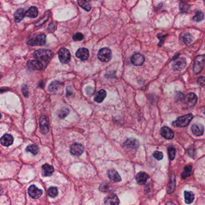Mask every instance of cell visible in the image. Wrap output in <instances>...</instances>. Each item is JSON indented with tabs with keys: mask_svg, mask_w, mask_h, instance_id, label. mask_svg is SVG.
<instances>
[{
	"mask_svg": "<svg viewBox=\"0 0 205 205\" xmlns=\"http://www.w3.org/2000/svg\"><path fill=\"white\" fill-rule=\"evenodd\" d=\"M191 131L196 136H200L204 132V127L200 124H194L191 126Z\"/></svg>",
	"mask_w": 205,
	"mask_h": 205,
	"instance_id": "20",
	"label": "cell"
},
{
	"mask_svg": "<svg viewBox=\"0 0 205 205\" xmlns=\"http://www.w3.org/2000/svg\"><path fill=\"white\" fill-rule=\"evenodd\" d=\"M48 17H49V15H46L44 17H43L42 19H41L39 21H38V22L36 23V26L37 27V26L42 25L44 22H45L46 21H47V19H48Z\"/></svg>",
	"mask_w": 205,
	"mask_h": 205,
	"instance_id": "40",
	"label": "cell"
},
{
	"mask_svg": "<svg viewBox=\"0 0 205 205\" xmlns=\"http://www.w3.org/2000/svg\"><path fill=\"white\" fill-rule=\"evenodd\" d=\"M84 146L80 143H74L71 145L70 152L73 156H80L84 152Z\"/></svg>",
	"mask_w": 205,
	"mask_h": 205,
	"instance_id": "9",
	"label": "cell"
},
{
	"mask_svg": "<svg viewBox=\"0 0 205 205\" xmlns=\"http://www.w3.org/2000/svg\"><path fill=\"white\" fill-rule=\"evenodd\" d=\"M180 40L184 43L188 45L192 41V36L189 33H183L180 35Z\"/></svg>",
	"mask_w": 205,
	"mask_h": 205,
	"instance_id": "22",
	"label": "cell"
},
{
	"mask_svg": "<svg viewBox=\"0 0 205 205\" xmlns=\"http://www.w3.org/2000/svg\"><path fill=\"white\" fill-rule=\"evenodd\" d=\"M48 194L49 196L51 197H53V198L55 197L58 194V189L56 188V187L51 186V187H50L48 191Z\"/></svg>",
	"mask_w": 205,
	"mask_h": 205,
	"instance_id": "35",
	"label": "cell"
},
{
	"mask_svg": "<svg viewBox=\"0 0 205 205\" xmlns=\"http://www.w3.org/2000/svg\"><path fill=\"white\" fill-rule=\"evenodd\" d=\"M185 202L186 204H191L194 200V194L192 191H184Z\"/></svg>",
	"mask_w": 205,
	"mask_h": 205,
	"instance_id": "27",
	"label": "cell"
},
{
	"mask_svg": "<svg viewBox=\"0 0 205 205\" xmlns=\"http://www.w3.org/2000/svg\"><path fill=\"white\" fill-rule=\"evenodd\" d=\"M197 97L194 93H188V94L186 96L185 102H186V104L188 105V107H191L194 106L197 102Z\"/></svg>",
	"mask_w": 205,
	"mask_h": 205,
	"instance_id": "17",
	"label": "cell"
},
{
	"mask_svg": "<svg viewBox=\"0 0 205 205\" xmlns=\"http://www.w3.org/2000/svg\"><path fill=\"white\" fill-rule=\"evenodd\" d=\"M78 4L80 7H81L87 11H90L91 9V4L89 1L81 0V1H78Z\"/></svg>",
	"mask_w": 205,
	"mask_h": 205,
	"instance_id": "31",
	"label": "cell"
},
{
	"mask_svg": "<svg viewBox=\"0 0 205 205\" xmlns=\"http://www.w3.org/2000/svg\"><path fill=\"white\" fill-rule=\"evenodd\" d=\"M97 57L102 62H108L112 58V52L108 48H103L98 52Z\"/></svg>",
	"mask_w": 205,
	"mask_h": 205,
	"instance_id": "3",
	"label": "cell"
},
{
	"mask_svg": "<svg viewBox=\"0 0 205 205\" xmlns=\"http://www.w3.org/2000/svg\"><path fill=\"white\" fill-rule=\"evenodd\" d=\"M176 187V180H175V176L173 175L171 177L170 181V183L168 184V185L167 186V191L168 193H172L174 191Z\"/></svg>",
	"mask_w": 205,
	"mask_h": 205,
	"instance_id": "29",
	"label": "cell"
},
{
	"mask_svg": "<svg viewBox=\"0 0 205 205\" xmlns=\"http://www.w3.org/2000/svg\"><path fill=\"white\" fill-rule=\"evenodd\" d=\"M107 96V92L105 90H99L97 93L94 98L95 102L97 103H101L104 100V99Z\"/></svg>",
	"mask_w": 205,
	"mask_h": 205,
	"instance_id": "24",
	"label": "cell"
},
{
	"mask_svg": "<svg viewBox=\"0 0 205 205\" xmlns=\"http://www.w3.org/2000/svg\"><path fill=\"white\" fill-rule=\"evenodd\" d=\"M192 173V166L188 165L185 167L183 172L182 173V177L183 179H186L190 177Z\"/></svg>",
	"mask_w": 205,
	"mask_h": 205,
	"instance_id": "28",
	"label": "cell"
},
{
	"mask_svg": "<svg viewBox=\"0 0 205 205\" xmlns=\"http://www.w3.org/2000/svg\"><path fill=\"white\" fill-rule=\"evenodd\" d=\"M168 156L170 159L171 160H173L175 158L176 155V150L173 147H170L168 148Z\"/></svg>",
	"mask_w": 205,
	"mask_h": 205,
	"instance_id": "37",
	"label": "cell"
},
{
	"mask_svg": "<svg viewBox=\"0 0 205 205\" xmlns=\"http://www.w3.org/2000/svg\"><path fill=\"white\" fill-rule=\"evenodd\" d=\"M149 178V176L146 172H140L138 173L136 177L137 182L140 185H142L146 184Z\"/></svg>",
	"mask_w": 205,
	"mask_h": 205,
	"instance_id": "16",
	"label": "cell"
},
{
	"mask_svg": "<svg viewBox=\"0 0 205 205\" xmlns=\"http://www.w3.org/2000/svg\"><path fill=\"white\" fill-rule=\"evenodd\" d=\"M27 66L29 69L33 70V71H36V70L40 71L43 68V64L42 63L40 62L38 60H34L28 61L27 63Z\"/></svg>",
	"mask_w": 205,
	"mask_h": 205,
	"instance_id": "14",
	"label": "cell"
},
{
	"mask_svg": "<svg viewBox=\"0 0 205 205\" xmlns=\"http://www.w3.org/2000/svg\"><path fill=\"white\" fill-rule=\"evenodd\" d=\"M161 135L162 137L167 140H171L174 137V132L170 128L164 126L161 130Z\"/></svg>",
	"mask_w": 205,
	"mask_h": 205,
	"instance_id": "15",
	"label": "cell"
},
{
	"mask_svg": "<svg viewBox=\"0 0 205 205\" xmlns=\"http://www.w3.org/2000/svg\"><path fill=\"white\" fill-rule=\"evenodd\" d=\"M190 5L184 2H181L179 5V9L182 13H187L189 11Z\"/></svg>",
	"mask_w": 205,
	"mask_h": 205,
	"instance_id": "33",
	"label": "cell"
},
{
	"mask_svg": "<svg viewBox=\"0 0 205 205\" xmlns=\"http://www.w3.org/2000/svg\"><path fill=\"white\" fill-rule=\"evenodd\" d=\"M26 151L27 152H30L32 154H33L34 155H36L38 154L39 152V148L36 145L34 144H31L28 146V147L26 149Z\"/></svg>",
	"mask_w": 205,
	"mask_h": 205,
	"instance_id": "32",
	"label": "cell"
},
{
	"mask_svg": "<svg viewBox=\"0 0 205 205\" xmlns=\"http://www.w3.org/2000/svg\"><path fill=\"white\" fill-rule=\"evenodd\" d=\"M69 113V110L66 108H63L59 111L58 113V117L61 119L65 118Z\"/></svg>",
	"mask_w": 205,
	"mask_h": 205,
	"instance_id": "36",
	"label": "cell"
},
{
	"mask_svg": "<svg viewBox=\"0 0 205 205\" xmlns=\"http://www.w3.org/2000/svg\"><path fill=\"white\" fill-rule=\"evenodd\" d=\"M119 203L118 197L114 194H111L104 198L105 205H119Z\"/></svg>",
	"mask_w": 205,
	"mask_h": 205,
	"instance_id": "13",
	"label": "cell"
},
{
	"mask_svg": "<svg viewBox=\"0 0 205 205\" xmlns=\"http://www.w3.org/2000/svg\"><path fill=\"white\" fill-rule=\"evenodd\" d=\"M198 83L202 86L204 85V77H199L198 79Z\"/></svg>",
	"mask_w": 205,
	"mask_h": 205,
	"instance_id": "42",
	"label": "cell"
},
{
	"mask_svg": "<svg viewBox=\"0 0 205 205\" xmlns=\"http://www.w3.org/2000/svg\"><path fill=\"white\" fill-rule=\"evenodd\" d=\"M46 43V35L42 34L37 36L34 39L28 41L27 44L29 46H43Z\"/></svg>",
	"mask_w": 205,
	"mask_h": 205,
	"instance_id": "7",
	"label": "cell"
},
{
	"mask_svg": "<svg viewBox=\"0 0 205 205\" xmlns=\"http://www.w3.org/2000/svg\"><path fill=\"white\" fill-rule=\"evenodd\" d=\"M138 147V140L134 138L127 139L124 144V148L128 150L136 149Z\"/></svg>",
	"mask_w": 205,
	"mask_h": 205,
	"instance_id": "10",
	"label": "cell"
},
{
	"mask_svg": "<svg viewBox=\"0 0 205 205\" xmlns=\"http://www.w3.org/2000/svg\"><path fill=\"white\" fill-rule=\"evenodd\" d=\"M83 38H84L83 34L81 33H77L76 34H75L72 37V39L74 41H80L83 40Z\"/></svg>",
	"mask_w": 205,
	"mask_h": 205,
	"instance_id": "38",
	"label": "cell"
},
{
	"mask_svg": "<svg viewBox=\"0 0 205 205\" xmlns=\"http://www.w3.org/2000/svg\"><path fill=\"white\" fill-rule=\"evenodd\" d=\"M76 56L81 60H86L89 57V51L85 48H79L76 52Z\"/></svg>",
	"mask_w": 205,
	"mask_h": 205,
	"instance_id": "18",
	"label": "cell"
},
{
	"mask_svg": "<svg viewBox=\"0 0 205 205\" xmlns=\"http://www.w3.org/2000/svg\"><path fill=\"white\" fill-rule=\"evenodd\" d=\"M1 114L0 113V119H1Z\"/></svg>",
	"mask_w": 205,
	"mask_h": 205,
	"instance_id": "44",
	"label": "cell"
},
{
	"mask_svg": "<svg viewBox=\"0 0 205 205\" xmlns=\"http://www.w3.org/2000/svg\"><path fill=\"white\" fill-rule=\"evenodd\" d=\"M109 178L115 182H120L122 180V178L120 176L118 172L116 171L115 170H110L107 172Z\"/></svg>",
	"mask_w": 205,
	"mask_h": 205,
	"instance_id": "21",
	"label": "cell"
},
{
	"mask_svg": "<svg viewBox=\"0 0 205 205\" xmlns=\"http://www.w3.org/2000/svg\"><path fill=\"white\" fill-rule=\"evenodd\" d=\"M186 65V61L184 57H179L176 59L172 64V68L173 71L179 72L185 69Z\"/></svg>",
	"mask_w": 205,
	"mask_h": 205,
	"instance_id": "5",
	"label": "cell"
},
{
	"mask_svg": "<svg viewBox=\"0 0 205 205\" xmlns=\"http://www.w3.org/2000/svg\"><path fill=\"white\" fill-rule=\"evenodd\" d=\"M193 119V115L191 113L186 114L179 118L172 123L173 126L183 128L187 126Z\"/></svg>",
	"mask_w": 205,
	"mask_h": 205,
	"instance_id": "2",
	"label": "cell"
},
{
	"mask_svg": "<svg viewBox=\"0 0 205 205\" xmlns=\"http://www.w3.org/2000/svg\"><path fill=\"white\" fill-rule=\"evenodd\" d=\"M40 132L43 134H46L49 132V122L48 118L45 116H41L39 119Z\"/></svg>",
	"mask_w": 205,
	"mask_h": 205,
	"instance_id": "8",
	"label": "cell"
},
{
	"mask_svg": "<svg viewBox=\"0 0 205 205\" xmlns=\"http://www.w3.org/2000/svg\"><path fill=\"white\" fill-rule=\"evenodd\" d=\"M1 144L5 147H8L13 143V137L10 134H5L0 139Z\"/></svg>",
	"mask_w": 205,
	"mask_h": 205,
	"instance_id": "19",
	"label": "cell"
},
{
	"mask_svg": "<svg viewBox=\"0 0 205 205\" xmlns=\"http://www.w3.org/2000/svg\"><path fill=\"white\" fill-rule=\"evenodd\" d=\"M25 16V11L24 9L22 8L18 9L16 11V12L15 13L14 15L15 21L16 22H19L24 18Z\"/></svg>",
	"mask_w": 205,
	"mask_h": 205,
	"instance_id": "23",
	"label": "cell"
},
{
	"mask_svg": "<svg viewBox=\"0 0 205 205\" xmlns=\"http://www.w3.org/2000/svg\"><path fill=\"white\" fill-rule=\"evenodd\" d=\"M144 57L140 53H135L131 58L132 63L135 66H142L144 62Z\"/></svg>",
	"mask_w": 205,
	"mask_h": 205,
	"instance_id": "12",
	"label": "cell"
},
{
	"mask_svg": "<svg viewBox=\"0 0 205 205\" xmlns=\"http://www.w3.org/2000/svg\"><path fill=\"white\" fill-rule=\"evenodd\" d=\"M166 205H175L174 203H171V202H168L166 203Z\"/></svg>",
	"mask_w": 205,
	"mask_h": 205,
	"instance_id": "43",
	"label": "cell"
},
{
	"mask_svg": "<svg viewBox=\"0 0 205 205\" xmlns=\"http://www.w3.org/2000/svg\"><path fill=\"white\" fill-rule=\"evenodd\" d=\"M192 19L194 21L200 22L204 19V14L201 11H197Z\"/></svg>",
	"mask_w": 205,
	"mask_h": 205,
	"instance_id": "34",
	"label": "cell"
},
{
	"mask_svg": "<svg viewBox=\"0 0 205 205\" xmlns=\"http://www.w3.org/2000/svg\"><path fill=\"white\" fill-rule=\"evenodd\" d=\"M54 171V168L49 164H45L42 166V174L44 176H50Z\"/></svg>",
	"mask_w": 205,
	"mask_h": 205,
	"instance_id": "25",
	"label": "cell"
},
{
	"mask_svg": "<svg viewBox=\"0 0 205 205\" xmlns=\"http://www.w3.org/2000/svg\"><path fill=\"white\" fill-rule=\"evenodd\" d=\"M25 16L31 18H35L38 16V9L36 7L32 6L26 12Z\"/></svg>",
	"mask_w": 205,
	"mask_h": 205,
	"instance_id": "26",
	"label": "cell"
},
{
	"mask_svg": "<svg viewBox=\"0 0 205 205\" xmlns=\"http://www.w3.org/2000/svg\"><path fill=\"white\" fill-rule=\"evenodd\" d=\"M43 193L42 190L39 189L37 186L33 185L28 188V194L31 198L37 199L39 198Z\"/></svg>",
	"mask_w": 205,
	"mask_h": 205,
	"instance_id": "11",
	"label": "cell"
},
{
	"mask_svg": "<svg viewBox=\"0 0 205 205\" xmlns=\"http://www.w3.org/2000/svg\"><path fill=\"white\" fill-rule=\"evenodd\" d=\"M60 87H61V83L60 82L54 81L52 82V83L49 85L48 89L51 92L54 93L57 91L60 88Z\"/></svg>",
	"mask_w": 205,
	"mask_h": 205,
	"instance_id": "30",
	"label": "cell"
},
{
	"mask_svg": "<svg viewBox=\"0 0 205 205\" xmlns=\"http://www.w3.org/2000/svg\"><path fill=\"white\" fill-rule=\"evenodd\" d=\"M54 55V52L49 49H39L34 52L33 56L36 59L40 62V61L48 63Z\"/></svg>",
	"mask_w": 205,
	"mask_h": 205,
	"instance_id": "1",
	"label": "cell"
},
{
	"mask_svg": "<svg viewBox=\"0 0 205 205\" xmlns=\"http://www.w3.org/2000/svg\"><path fill=\"white\" fill-rule=\"evenodd\" d=\"M204 59L205 57L204 54L197 55L196 57L194 67H193V71L196 74L199 73L202 71L204 64Z\"/></svg>",
	"mask_w": 205,
	"mask_h": 205,
	"instance_id": "4",
	"label": "cell"
},
{
	"mask_svg": "<svg viewBox=\"0 0 205 205\" xmlns=\"http://www.w3.org/2000/svg\"><path fill=\"white\" fill-rule=\"evenodd\" d=\"M71 53L69 51L65 48H62L58 51V58L63 64H67L71 60Z\"/></svg>",
	"mask_w": 205,
	"mask_h": 205,
	"instance_id": "6",
	"label": "cell"
},
{
	"mask_svg": "<svg viewBox=\"0 0 205 205\" xmlns=\"http://www.w3.org/2000/svg\"><path fill=\"white\" fill-rule=\"evenodd\" d=\"M22 93H23V95H24V96L26 97H28V95H29V92H28V89L27 86V85L23 86L22 88Z\"/></svg>",
	"mask_w": 205,
	"mask_h": 205,
	"instance_id": "41",
	"label": "cell"
},
{
	"mask_svg": "<svg viewBox=\"0 0 205 205\" xmlns=\"http://www.w3.org/2000/svg\"><path fill=\"white\" fill-rule=\"evenodd\" d=\"M154 157L158 161L161 160L163 158V154L162 152L160 151H155L153 154Z\"/></svg>",
	"mask_w": 205,
	"mask_h": 205,
	"instance_id": "39",
	"label": "cell"
}]
</instances>
